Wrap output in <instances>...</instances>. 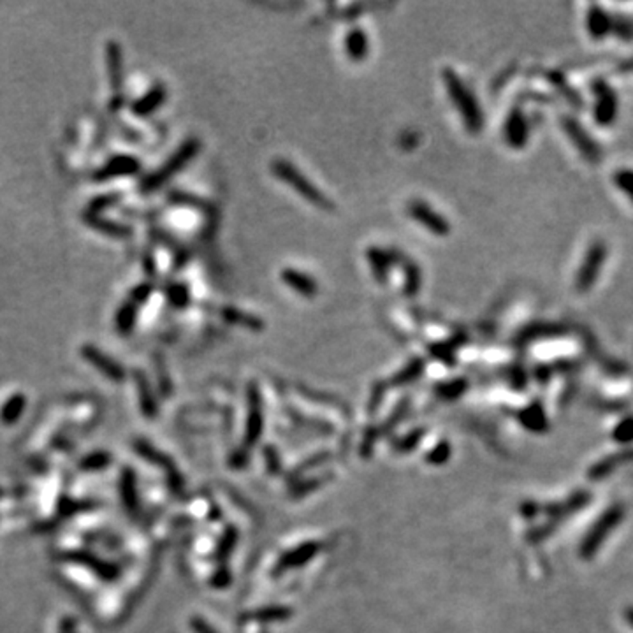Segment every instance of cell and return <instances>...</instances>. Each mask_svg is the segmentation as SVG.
Returning <instances> with one entry per match:
<instances>
[{
    "label": "cell",
    "mask_w": 633,
    "mask_h": 633,
    "mask_svg": "<svg viewBox=\"0 0 633 633\" xmlns=\"http://www.w3.org/2000/svg\"><path fill=\"white\" fill-rule=\"evenodd\" d=\"M408 215H410L416 222H419L420 226H424L429 232L436 234V236H447L451 232V224L445 220L440 213H436L431 206L426 204L424 201H411L407 206Z\"/></svg>",
    "instance_id": "7"
},
{
    "label": "cell",
    "mask_w": 633,
    "mask_h": 633,
    "mask_svg": "<svg viewBox=\"0 0 633 633\" xmlns=\"http://www.w3.org/2000/svg\"><path fill=\"white\" fill-rule=\"evenodd\" d=\"M23 403H25L23 396H14V398L9 401L8 407H5V410H4L5 419H12V417H16L21 411V408H23Z\"/></svg>",
    "instance_id": "27"
},
{
    "label": "cell",
    "mask_w": 633,
    "mask_h": 633,
    "mask_svg": "<svg viewBox=\"0 0 633 633\" xmlns=\"http://www.w3.org/2000/svg\"><path fill=\"white\" fill-rule=\"evenodd\" d=\"M81 355H83L86 361H90L97 370H101L106 377L117 380V382H120V380L123 379V375H126L117 361L108 357L104 352H101L97 347H93V345H83V347H81Z\"/></svg>",
    "instance_id": "12"
},
{
    "label": "cell",
    "mask_w": 633,
    "mask_h": 633,
    "mask_svg": "<svg viewBox=\"0 0 633 633\" xmlns=\"http://www.w3.org/2000/svg\"><path fill=\"white\" fill-rule=\"evenodd\" d=\"M152 292H154V285H152V283H141V285H137L132 289V292H130V301H132L134 304H143V302L148 301Z\"/></svg>",
    "instance_id": "25"
},
{
    "label": "cell",
    "mask_w": 633,
    "mask_h": 633,
    "mask_svg": "<svg viewBox=\"0 0 633 633\" xmlns=\"http://www.w3.org/2000/svg\"><path fill=\"white\" fill-rule=\"evenodd\" d=\"M166 298L171 307L185 308L190 302V291L185 283H169L166 289Z\"/></svg>",
    "instance_id": "22"
},
{
    "label": "cell",
    "mask_w": 633,
    "mask_h": 633,
    "mask_svg": "<svg viewBox=\"0 0 633 633\" xmlns=\"http://www.w3.org/2000/svg\"><path fill=\"white\" fill-rule=\"evenodd\" d=\"M141 171V162L137 160L136 157L130 155H117V157L109 158L104 166L93 174V178L97 182H104L109 178H118V176H132Z\"/></svg>",
    "instance_id": "9"
},
{
    "label": "cell",
    "mask_w": 633,
    "mask_h": 633,
    "mask_svg": "<svg viewBox=\"0 0 633 633\" xmlns=\"http://www.w3.org/2000/svg\"><path fill=\"white\" fill-rule=\"evenodd\" d=\"M136 319H137V304H134L132 301L123 302L120 307V310L117 311V317H115V322H117L118 331L127 335L134 329L136 326Z\"/></svg>",
    "instance_id": "21"
},
{
    "label": "cell",
    "mask_w": 633,
    "mask_h": 633,
    "mask_svg": "<svg viewBox=\"0 0 633 633\" xmlns=\"http://www.w3.org/2000/svg\"><path fill=\"white\" fill-rule=\"evenodd\" d=\"M607 261V246L601 241H595L593 245L589 246L586 252L584 259H582L581 267L575 274V291L584 294V292L591 291L597 283L598 276L604 263Z\"/></svg>",
    "instance_id": "4"
},
{
    "label": "cell",
    "mask_w": 633,
    "mask_h": 633,
    "mask_svg": "<svg viewBox=\"0 0 633 633\" xmlns=\"http://www.w3.org/2000/svg\"><path fill=\"white\" fill-rule=\"evenodd\" d=\"M561 331H563V329L558 326H532L526 329L525 336L528 339H535L536 336H540V335H558V333H561Z\"/></svg>",
    "instance_id": "26"
},
{
    "label": "cell",
    "mask_w": 633,
    "mask_h": 633,
    "mask_svg": "<svg viewBox=\"0 0 633 633\" xmlns=\"http://www.w3.org/2000/svg\"><path fill=\"white\" fill-rule=\"evenodd\" d=\"M106 65H108L109 86H111V109H118L123 102L121 97V83H123V58H121V48L117 40H108L106 45Z\"/></svg>",
    "instance_id": "5"
},
{
    "label": "cell",
    "mask_w": 633,
    "mask_h": 633,
    "mask_svg": "<svg viewBox=\"0 0 633 633\" xmlns=\"http://www.w3.org/2000/svg\"><path fill=\"white\" fill-rule=\"evenodd\" d=\"M143 264H145V270H146V273H148V274L157 273V263H155V259L152 257L150 254L145 255V259H143Z\"/></svg>",
    "instance_id": "29"
},
{
    "label": "cell",
    "mask_w": 633,
    "mask_h": 633,
    "mask_svg": "<svg viewBox=\"0 0 633 633\" xmlns=\"http://www.w3.org/2000/svg\"><path fill=\"white\" fill-rule=\"evenodd\" d=\"M366 257L370 261V266L375 278L379 283H385L389 278V266L392 264V252L391 250H382L377 246H371L370 250L366 252Z\"/></svg>",
    "instance_id": "18"
},
{
    "label": "cell",
    "mask_w": 633,
    "mask_h": 633,
    "mask_svg": "<svg viewBox=\"0 0 633 633\" xmlns=\"http://www.w3.org/2000/svg\"><path fill=\"white\" fill-rule=\"evenodd\" d=\"M442 77H444L445 88H447L457 111H459L468 132L479 134L484 127V115H482V109H480L475 95L470 92V88L464 85L463 80L457 76V73L452 67H445Z\"/></svg>",
    "instance_id": "1"
},
{
    "label": "cell",
    "mask_w": 633,
    "mask_h": 633,
    "mask_svg": "<svg viewBox=\"0 0 633 633\" xmlns=\"http://www.w3.org/2000/svg\"><path fill=\"white\" fill-rule=\"evenodd\" d=\"M586 27H588L589 36L593 39H604L612 32L614 21L604 9L598 8V5H591L588 11V18H586Z\"/></svg>",
    "instance_id": "14"
},
{
    "label": "cell",
    "mask_w": 633,
    "mask_h": 633,
    "mask_svg": "<svg viewBox=\"0 0 633 633\" xmlns=\"http://www.w3.org/2000/svg\"><path fill=\"white\" fill-rule=\"evenodd\" d=\"M345 51H347V57L352 62H363L368 57L370 43H368V36L363 29L354 27L352 30H348L347 36H345Z\"/></svg>",
    "instance_id": "15"
},
{
    "label": "cell",
    "mask_w": 633,
    "mask_h": 633,
    "mask_svg": "<svg viewBox=\"0 0 633 633\" xmlns=\"http://www.w3.org/2000/svg\"><path fill=\"white\" fill-rule=\"evenodd\" d=\"M220 315H222V317L227 320V322L234 324V326L248 327V329H255V331H257V329H263V327H264V322L261 319H259V317H255V315H250V313H246V311L236 310V308L224 307L222 310H220Z\"/></svg>",
    "instance_id": "20"
},
{
    "label": "cell",
    "mask_w": 633,
    "mask_h": 633,
    "mask_svg": "<svg viewBox=\"0 0 633 633\" xmlns=\"http://www.w3.org/2000/svg\"><path fill=\"white\" fill-rule=\"evenodd\" d=\"M614 183L619 190H623L628 195L630 201L633 202V171L621 169L614 174Z\"/></svg>",
    "instance_id": "24"
},
{
    "label": "cell",
    "mask_w": 633,
    "mask_h": 633,
    "mask_svg": "<svg viewBox=\"0 0 633 633\" xmlns=\"http://www.w3.org/2000/svg\"><path fill=\"white\" fill-rule=\"evenodd\" d=\"M392 263H398L403 266L405 294L416 296L420 289V270L417 267V264L405 257V255H401V252H392Z\"/></svg>",
    "instance_id": "17"
},
{
    "label": "cell",
    "mask_w": 633,
    "mask_h": 633,
    "mask_svg": "<svg viewBox=\"0 0 633 633\" xmlns=\"http://www.w3.org/2000/svg\"><path fill=\"white\" fill-rule=\"evenodd\" d=\"M561 126H563V130L566 132L569 139L572 141V145L579 150V154L586 158L588 162H598L601 157V150L600 146L595 143V139L586 132L584 127L579 123L573 118L565 117L561 120Z\"/></svg>",
    "instance_id": "6"
},
{
    "label": "cell",
    "mask_w": 633,
    "mask_h": 633,
    "mask_svg": "<svg viewBox=\"0 0 633 633\" xmlns=\"http://www.w3.org/2000/svg\"><path fill=\"white\" fill-rule=\"evenodd\" d=\"M83 220L86 222V226L92 227V229L99 230V232L106 234V236H115V238H126V236H130V227L123 226V224L113 222V220H108V218L101 217V215H92V213H85L83 215Z\"/></svg>",
    "instance_id": "16"
},
{
    "label": "cell",
    "mask_w": 633,
    "mask_h": 633,
    "mask_svg": "<svg viewBox=\"0 0 633 633\" xmlns=\"http://www.w3.org/2000/svg\"><path fill=\"white\" fill-rule=\"evenodd\" d=\"M528 136H529V127H528V121H526V117L523 115L521 109H517V108L512 109L503 127L505 143L516 150L525 148L526 143H528Z\"/></svg>",
    "instance_id": "10"
},
{
    "label": "cell",
    "mask_w": 633,
    "mask_h": 633,
    "mask_svg": "<svg viewBox=\"0 0 633 633\" xmlns=\"http://www.w3.org/2000/svg\"><path fill=\"white\" fill-rule=\"evenodd\" d=\"M271 171H273L274 176L278 178V180H282L285 185H289L292 190H296L304 201L311 202V204L317 206L319 210H335V204L329 201V198H327L326 194H322V192H320L298 167L292 166L291 162L283 160V158H276V160H273V164H271Z\"/></svg>",
    "instance_id": "2"
},
{
    "label": "cell",
    "mask_w": 633,
    "mask_h": 633,
    "mask_svg": "<svg viewBox=\"0 0 633 633\" xmlns=\"http://www.w3.org/2000/svg\"><path fill=\"white\" fill-rule=\"evenodd\" d=\"M164 101H166V88L164 86H155L148 93H145L139 101L134 102L132 113L136 117H148L154 111H157L164 104Z\"/></svg>",
    "instance_id": "19"
},
{
    "label": "cell",
    "mask_w": 633,
    "mask_h": 633,
    "mask_svg": "<svg viewBox=\"0 0 633 633\" xmlns=\"http://www.w3.org/2000/svg\"><path fill=\"white\" fill-rule=\"evenodd\" d=\"M199 150H201L199 139H189V141H187L185 145L180 146V148H178L155 173L148 174V176L143 180V183L139 185V190H141L143 194H152L155 190L162 189V187L169 182L171 178L176 176V174L199 154Z\"/></svg>",
    "instance_id": "3"
},
{
    "label": "cell",
    "mask_w": 633,
    "mask_h": 633,
    "mask_svg": "<svg viewBox=\"0 0 633 633\" xmlns=\"http://www.w3.org/2000/svg\"><path fill=\"white\" fill-rule=\"evenodd\" d=\"M597 104H595V120L600 126H610L616 120L617 99L609 86L598 83L597 86Z\"/></svg>",
    "instance_id": "11"
},
{
    "label": "cell",
    "mask_w": 633,
    "mask_h": 633,
    "mask_svg": "<svg viewBox=\"0 0 633 633\" xmlns=\"http://www.w3.org/2000/svg\"><path fill=\"white\" fill-rule=\"evenodd\" d=\"M626 617H628L630 625L633 626V609H632V610H628V614H626Z\"/></svg>",
    "instance_id": "30"
},
{
    "label": "cell",
    "mask_w": 633,
    "mask_h": 633,
    "mask_svg": "<svg viewBox=\"0 0 633 633\" xmlns=\"http://www.w3.org/2000/svg\"><path fill=\"white\" fill-rule=\"evenodd\" d=\"M619 521H621V510H617V508H612V510H609V512L605 514L597 525L593 526V529L589 532V535L586 536L584 544H582V554H584V556H591V554L597 553V549L600 547L605 536L612 532V528Z\"/></svg>",
    "instance_id": "8"
},
{
    "label": "cell",
    "mask_w": 633,
    "mask_h": 633,
    "mask_svg": "<svg viewBox=\"0 0 633 633\" xmlns=\"http://www.w3.org/2000/svg\"><path fill=\"white\" fill-rule=\"evenodd\" d=\"M120 198H121L120 194H102V195H97V198L92 199V201H90L88 210H86V213L99 215V213H101V211H104L106 208H109V206L117 204V202L120 201Z\"/></svg>",
    "instance_id": "23"
},
{
    "label": "cell",
    "mask_w": 633,
    "mask_h": 633,
    "mask_svg": "<svg viewBox=\"0 0 633 633\" xmlns=\"http://www.w3.org/2000/svg\"><path fill=\"white\" fill-rule=\"evenodd\" d=\"M617 435L625 436V438H632L633 435V420H626L617 428Z\"/></svg>",
    "instance_id": "28"
},
{
    "label": "cell",
    "mask_w": 633,
    "mask_h": 633,
    "mask_svg": "<svg viewBox=\"0 0 633 633\" xmlns=\"http://www.w3.org/2000/svg\"><path fill=\"white\" fill-rule=\"evenodd\" d=\"M282 280L287 287H291L292 291L301 294L302 298L311 299L319 292V285H317L313 276L302 273V271L287 267V270L282 271Z\"/></svg>",
    "instance_id": "13"
}]
</instances>
